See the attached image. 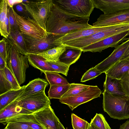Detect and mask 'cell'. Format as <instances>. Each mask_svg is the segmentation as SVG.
I'll use <instances>...</instances> for the list:
<instances>
[{"mask_svg":"<svg viewBox=\"0 0 129 129\" xmlns=\"http://www.w3.org/2000/svg\"><path fill=\"white\" fill-rule=\"evenodd\" d=\"M89 19L68 13L53 3L46 22V30L48 34L62 37L79 30L93 27L88 23Z\"/></svg>","mask_w":129,"mask_h":129,"instance_id":"1","label":"cell"},{"mask_svg":"<svg viewBox=\"0 0 129 129\" xmlns=\"http://www.w3.org/2000/svg\"><path fill=\"white\" fill-rule=\"evenodd\" d=\"M129 29L128 24L122 23L106 26L103 30L89 36L61 43L66 47L82 50L84 47L105 38Z\"/></svg>","mask_w":129,"mask_h":129,"instance_id":"2","label":"cell"},{"mask_svg":"<svg viewBox=\"0 0 129 129\" xmlns=\"http://www.w3.org/2000/svg\"><path fill=\"white\" fill-rule=\"evenodd\" d=\"M103 107L104 111L114 119L129 118V97L116 96L104 91Z\"/></svg>","mask_w":129,"mask_h":129,"instance_id":"3","label":"cell"},{"mask_svg":"<svg viewBox=\"0 0 129 129\" xmlns=\"http://www.w3.org/2000/svg\"><path fill=\"white\" fill-rule=\"evenodd\" d=\"M8 41L9 45L6 67L11 71L20 85L25 81L26 70L29 67L27 57V56L19 53Z\"/></svg>","mask_w":129,"mask_h":129,"instance_id":"4","label":"cell"},{"mask_svg":"<svg viewBox=\"0 0 129 129\" xmlns=\"http://www.w3.org/2000/svg\"><path fill=\"white\" fill-rule=\"evenodd\" d=\"M29 16L46 31V23L53 4L52 0L29 1L22 3Z\"/></svg>","mask_w":129,"mask_h":129,"instance_id":"5","label":"cell"},{"mask_svg":"<svg viewBox=\"0 0 129 129\" xmlns=\"http://www.w3.org/2000/svg\"><path fill=\"white\" fill-rule=\"evenodd\" d=\"M63 11L77 16L89 18L94 7L92 0H52Z\"/></svg>","mask_w":129,"mask_h":129,"instance_id":"6","label":"cell"},{"mask_svg":"<svg viewBox=\"0 0 129 129\" xmlns=\"http://www.w3.org/2000/svg\"><path fill=\"white\" fill-rule=\"evenodd\" d=\"M13 11L19 29L22 34L37 39H46L48 34L34 19L29 16L19 15L13 9Z\"/></svg>","mask_w":129,"mask_h":129,"instance_id":"7","label":"cell"},{"mask_svg":"<svg viewBox=\"0 0 129 129\" xmlns=\"http://www.w3.org/2000/svg\"><path fill=\"white\" fill-rule=\"evenodd\" d=\"M26 43L28 54H38L61 45L59 39L61 37L48 34L45 39H38L22 34Z\"/></svg>","mask_w":129,"mask_h":129,"instance_id":"8","label":"cell"},{"mask_svg":"<svg viewBox=\"0 0 129 129\" xmlns=\"http://www.w3.org/2000/svg\"><path fill=\"white\" fill-rule=\"evenodd\" d=\"M102 91L97 86H90L87 89L76 95L61 98V103L67 105L72 111L79 106L100 97Z\"/></svg>","mask_w":129,"mask_h":129,"instance_id":"9","label":"cell"},{"mask_svg":"<svg viewBox=\"0 0 129 129\" xmlns=\"http://www.w3.org/2000/svg\"><path fill=\"white\" fill-rule=\"evenodd\" d=\"M129 30L121 33L105 38L85 47L81 50L82 52H101L103 50L110 47L116 48L119 44L126 41L129 38Z\"/></svg>","mask_w":129,"mask_h":129,"instance_id":"10","label":"cell"},{"mask_svg":"<svg viewBox=\"0 0 129 129\" xmlns=\"http://www.w3.org/2000/svg\"><path fill=\"white\" fill-rule=\"evenodd\" d=\"M18 101L20 107L33 113L47 107L51 104L49 98L46 95L45 91Z\"/></svg>","mask_w":129,"mask_h":129,"instance_id":"11","label":"cell"},{"mask_svg":"<svg viewBox=\"0 0 129 129\" xmlns=\"http://www.w3.org/2000/svg\"><path fill=\"white\" fill-rule=\"evenodd\" d=\"M95 8L104 14H111L129 9V0H92Z\"/></svg>","mask_w":129,"mask_h":129,"instance_id":"12","label":"cell"},{"mask_svg":"<svg viewBox=\"0 0 129 129\" xmlns=\"http://www.w3.org/2000/svg\"><path fill=\"white\" fill-rule=\"evenodd\" d=\"M124 23H129V9L113 14H102L92 26L95 27Z\"/></svg>","mask_w":129,"mask_h":129,"instance_id":"13","label":"cell"},{"mask_svg":"<svg viewBox=\"0 0 129 129\" xmlns=\"http://www.w3.org/2000/svg\"><path fill=\"white\" fill-rule=\"evenodd\" d=\"M32 114L45 129H58L60 120L50 105Z\"/></svg>","mask_w":129,"mask_h":129,"instance_id":"14","label":"cell"},{"mask_svg":"<svg viewBox=\"0 0 129 129\" xmlns=\"http://www.w3.org/2000/svg\"><path fill=\"white\" fill-rule=\"evenodd\" d=\"M129 44V39L115 48L108 57L95 66L94 67L102 73H105L115 63L120 60Z\"/></svg>","mask_w":129,"mask_h":129,"instance_id":"15","label":"cell"},{"mask_svg":"<svg viewBox=\"0 0 129 129\" xmlns=\"http://www.w3.org/2000/svg\"><path fill=\"white\" fill-rule=\"evenodd\" d=\"M33 113L22 108L16 100L3 109L0 110V123L3 124L9 119L21 114Z\"/></svg>","mask_w":129,"mask_h":129,"instance_id":"16","label":"cell"},{"mask_svg":"<svg viewBox=\"0 0 129 129\" xmlns=\"http://www.w3.org/2000/svg\"><path fill=\"white\" fill-rule=\"evenodd\" d=\"M48 83L46 80L40 78H37L29 82L25 85L21 94L16 100L20 101L27 97L45 91Z\"/></svg>","mask_w":129,"mask_h":129,"instance_id":"17","label":"cell"},{"mask_svg":"<svg viewBox=\"0 0 129 129\" xmlns=\"http://www.w3.org/2000/svg\"><path fill=\"white\" fill-rule=\"evenodd\" d=\"M104 91L114 96H127L123 89L121 80L106 75L104 84Z\"/></svg>","mask_w":129,"mask_h":129,"instance_id":"18","label":"cell"},{"mask_svg":"<svg viewBox=\"0 0 129 129\" xmlns=\"http://www.w3.org/2000/svg\"><path fill=\"white\" fill-rule=\"evenodd\" d=\"M129 72V57L118 61L105 73L106 75L120 79Z\"/></svg>","mask_w":129,"mask_h":129,"instance_id":"19","label":"cell"},{"mask_svg":"<svg viewBox=\"0 0 129 129\" xmlns=\"http://www.w3.org/2000/svg\"><path fill=\"white\" fill-rule=\"evenodd\" d=\"M7 39L19 53L26 56L27 55L25 43L19 29H11Z\"/></svg>","mask_w":129,"mask_h":129,"instance_id":"20","label":"cell"},{"mask_svg":"<svg viewBox=\"0 0 129 129\" xmlns=\"http://www.w3.org/2000/svg\"><path fill=\"white\" fill-rule=\"evenodd\" d=\"M106 26L81 29L67 34L59 39L61 43L86 37L104 29Z\"/></svg>","mask_w":129,"mask_h":129,"instance_id":"21","label":"cell"},{"mask_svg":"<svg viewBox=\"0 0 129 129\" xmlns=\"http://www.w3.org/2000/svg\"><path fill=\"white\" fill-rule=\"evenodd\" d=\"M23 122L27 125L32 129H45L32 114L16 116L7 120L3 124L5 125L8 122Z\"/></svg>","mask_w":129,"mask_h":129,"instance_id":"22","label":"cell"},{"mask_svg":"<svg viewBox=\"0 0 129 129\" xmlns=\"http://www.w3.org/2000/svg\"><path fill=\"white\" fill-rule=\"evenodd\" d=\"M27 56L29 64L42 72H55L48 64L46 60L42 56L36 54H28Z\"/></svg>","mask_w":129,"mask_h":129,"instance_id":"23","label":"cell"},{"mask_svg":"<svg viewBox=\"0 0 129 129\" xmlns=\"http://www.w3.org/2000/svg\"><path fill=\"white\" fill-rule=\"evenodd\" d=\"M25 85L18 89H12L0 95V110L16 100L22 94Z\"/></svg>","mask_w":129,"mask_h":129,"instance_id":"24","label":"cell"},{"mask_svg":"<svg viewBox=\"0 0 129 129\" xmlns=\"http://www.w3.org/2000/svg\"><path fill=\"white\" fill-rule=\"evenodd\" d=\"M82 52L81 50L66 47V51L60 56L59 61L70 66L79 59Z\"/></svg>","mask_w":129,"mask_h":129,"instance_id":"25","label":"cell"},{"mask_svg":"<svg viewBox=\"0 0 129 129\" xmlns=\"http://www.w3.org/2000/svg\"><path fill=\"white\" fill-rule=\"evenodd\" d=\"M66 49V47L61 44L37 54L42 56L47 61H59L60 56Z\"/></svg>","mask_w":129,"mask_h":129,"instance_id":"26","label":"cell"},{"mask_svg":"<svg viewBox=\"0 0 129 129\" xmlns=\"http://www.w3.org/2000/svg\"><path fill=\"white\" fill-rule=\"evenodd\" d=\"M7 0H2L0 3V32L1 36L7 39L9 34L6 25L7 17Z\"/></svg>","mask_w":129,"mask_h":129,"instance_id":"27","label":"cell"},{"mask_svg":"<svg viewBox=\"0 0 129 129\" xmlns=\"http://www.w3.org/2000/svg\"><path fill=\"white\" fill-rule=\"evenodd\" d=\"M44 73L50 86L53 85H67L70 84L66 78L60 75L58 73L47 71L44 72Z\"/></svg>","mask_w":129,"mask_h":129,"instance_id":"28","label":"cell"},{"mask_svg":"<svg viewBox=\"0 0 129 129\" xmlns=\"http://www.w3.org/2000/svg\"><path fill=\"white\" fill-rule=\"evenodd\" d=\"M69 85H53L50 86L48 94V97L51 99H61L69 90Z\"/></svg>","mask_w":129,"mask_h":129,"instance_id":"29","label":"cell"},{"mask_svg":"<svg viewBox=\"0 0 129 129\" xmlns=\"http://www.w3.org/2000/svg\"><path fill=\"white\" fill-rule=\"evenodd\" d=\"M90 86L81 84H70V86L69 90L61 98L72 96L77 95L87 89Z\"/></svg>","mask_w":129,"mask_h":129,"instance_id":"30","label":"cell"},{"mask_svg":"<svg viewBox=\"0 0 129 129\" xmlns=\"http://www.w3.org/2000/svg\"><path fill=\"white\" fill-rule=\"evenodd\" d=\"M90 123L99 129H111L104 116L101 114L96 113Z\"/></svg>","mask_w":129,"mask_h":129,"instance_id":"31","label":"cell"},{"mask_svg":"<svg viewBox=\"0 0 129 129\" xmlns=\"http://www.w3.org/2000/svg\"><path fill=\"white\" fill-rule=\"evenodd\" d=\"M47 61V60H46ZM47 62L51 68L55 72L61 73L67 76L70 66L62 62L59 61Z\"/></svg>","mask_w":129,"mask_h":129,"instance_id":"32","label":"cell"},{"mask_svg":"<svg viewBox=\"0 0 129 129\" xmlns=\"http://www.w3.org/2000/svg\"><path fill=\"white\" fill-rule=\"evenodd\" d=\"M71 116L73 129H88L90 123L74 113L71 114Z\"/></svg>","mask_w":129,"mask_h":129,"instance_id":"33","label":"cell"},{"mask_svg":"<svg viewBox=\"0 0 129 129\" xmlns=\"http://www.w3.org/2000/svg\"><path fill=\"white\" fill-rule=\"evenodd\" d=\"M12 89L10 83L5 76L4 70H0V95Z\"/></svg>","mask_w":129,"mask_h":129,"instance_id":"34","label":"cell"},{"mask_svg":"<svg viewBox=\"0 0 129 129\" xmlns=\"http://www.w3.org/2000/svg\"><path fill=\"white\" fill-rule=\"evenodd\" d=\"M5 76L10 83L12 89L17 90L20 89V86L13 74L10 70L6 67L4 70Z\"/></svg>","mask_w":129,"mask_h":129,"instance_id":"35","label":"cell"},{"mask_svg":"<svg viewBox=\"0 0 129 129\" xmlns=\"http://www.w3.org/2000/svg\"><path fill=\"white\" fill-rule=\"evenodd\" d=\"M102 73L97 70L94 67L87 71L82 76L81 82H85L87 81L95 78Z\"/></svg>","mask_w":129,"mask_h":129,"instance_id":"36","label":"cell"},{"mask_svg":"<svg viewBox=\"0 0 129 129\" xmlns=\"http://www.w3.org/2000/svg\"><path fill=\"white\" fill-rule=\"evenodd\" d=\"M7 15L9 20L11 30L19 29L15 17L13 12V7H11L8 6Z\"/></svg>","mask_w":129,"mask_h":129,"instance_id":"37","label":"cell"},{"mask_svg":"<svg viewBox=\"0 0 129 129\" xmlns=\"http://www.w3.org/2000/svg\"><path fill=\"white\" fill-rule=\"evenodd\" d=\"M9 42L7 39L5 38L0 41V56L6 62Z\"/></svg>","mask_w":129,"mask_h":129,"instance_id":"38","label":"cell"},{"mask_svg":"<svg viewBox=\"0 0 129 129\" xmlns=\"http://www.w3.org/2000/svg\"><path fill=\"white\" fill-rule=\"evenodd\" d=\"M5 127L7 129H32L27 124L20 122H8Z\"/></svg>","mask_w":129,"mask_h":129,"instance_id":"39","label":"cell"},{"mask_svg":"<svg viewBox=\"0 0 129 129\" xmlns=\"http://www.w3.org/2000/svg\"><path fill=\"white\" fill-rule=\"evenodd\" d=\"M13 8L15 11L19 15L26 17L29 16L25 7L22 3L15 5Z\"/></svg>","mask_w":129,"mask_h":129,"instance_id":"40","label":"cell"},{"mask_svg":"<svg viewBox=\"0 0 129 129\" xmlns=\"http://www.w3.org/2000/svg\"><path fill=\"white\" fill-rule=\"evenodd\" d=\"M123 87L126 95L129 97V72L122 78Z\"/></svg>","mask_w":129,"mask_h":129,"instance_id":"41","label":"cell"},{"mask_svg":"<svg viewBox=\"0 0 129 129\" xmlns=\"http://www.w3.org/2000/svg\"><path fill=\"white\" fill-rule=\"evenodd\" d=\"M22 3H23L22 0H7L8 6L11 7H13L15 5Z\"/></svg>","mask_w":129,"mask_h":129,"instance_id":"42","label":"cell"},{"mask_svg":"<svg viewBox=\"0 0 129 129\" xmlns=\"http://www.w3.org/2000/svg\"><path fill=\"white\" fill-rule=\"evenodd\" d=\"M6 67V62L0 56V70H3Z\"/></svg>","mask_w":129,"mask_h":129,"instance_id":"43","label":"cell"},{"mask_svg":"<svg viewBox=\"0 0 129 129\" xmlns=\"http://www.w3.org/2000/svg\"><path fill=\"white\" fill-rule=\"evenodd\" d=\"M129 57V44L128 47L123 56L120 60L125 59Z\"/></svg>","mask_w":129,"mask_h":129,"instance_id":"44","label":"cell"},{"mask_svg":"<svg viewBox=\"0 0 129 129\" xmlns=\"http://www.w3.org/2000/svg\"><path fill=\"white\" fill-rule=\"evenodd\" d=\"M119 129H129V120L121 125Z\"/></svg>","mask_w":129,"mask_h":129,"instance_id":"45","label":"cell"},{"mask_svg":"<svg viewBox=\"0 0 129 129\" xmlns=\"http://www.w3.org/2000/svg\"><path fill=\"white\" fill-rule=\"evenodd\" d=\"M58 129H65L62 124L60 121H59L58 123Z\"/></svg>","mask_w":129,"mask_h":129,"instance_id":"46","label":"cell"},{"mask_svg":"<svg viewBox=\"0 0 129 129\" xmlns=\"http://www.w3.org/2000/svg\"><path fill=\"white\" fill-rule=\"evenodd\" d=\"M88 129H99L94 126L91 124L90 123L89 125Z\"/></svg>","mask_w":129,"mask_h":129,"instance_id":"47","label":"cell"},{"mask_svg":"<svg viewBox=\"0 0 129 129\" xmlns=\"http://www.w3.org/2000/svg\"><path fill=\"white\" fill-rule=\"evenodd\" d=\"M3 129H7L5 127Z\"/></svg>","mask_w":129,"mask_h":129,"instance_id":"48","label":"cell"}]
</instances>
